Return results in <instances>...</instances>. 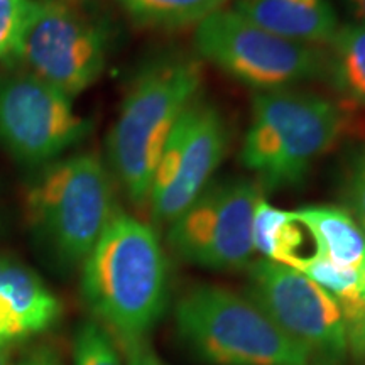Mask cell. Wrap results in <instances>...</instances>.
<instances>
[{"label": "cell", "mask_w": 365, "mask_h": 365, "mask_svg": "<svg viewBox=\"0 0 365 365\" xmlns=\"http://www.w3.org/2000/svg\"><path fill=\"white\" fill-rule=\"evenodd\" d=\"M81 296L112 336H145L170 301V267L153 227L117 212L81 264Z\"/></svg>", "instance_id": "1"}, {"label": "cell", "mask_w": 365, "mask_h": 365, "mask_svg": "<svg viewBox=\"0 0 365 365\" xmlns=\"http://www.w3.org/2000/svg\"><path fill=\"white\" fill-rule=\"evenodd\" d=\"M202 85V59L186 53L163 54L132 80L107 135V166L135 207H148L164 144Z\"/></svg>", "instance_id": "2"}, {"label": "cell", "mask_w": 365, "mask_h": 365, "mask_svg": "<svg viewBox=\"0 0 365 365\" xmlns=\"http://www.w3.org/2000/svg\"><path fill=\"white\" fill-rule=\"evenodd\" d=\"M346 115L325 95L298 88L257 91L240 163L261 190L299 186L314 163L340 140Z\"/></svg>", "instance_id": "3"}, {"label": "cell", "mask_w": 365, "mask_h": 365, "mask_svg": "<svg viewBox=\"0 0 365 365\" xmlns=\"http://www.w3.org/2000/svg\"><path fill=\"white\" fill-rule=\"evenodd\" d=\"M113 176L95 153L59 158L43 168L26 195L31 232L54 264L85 262L118 212Z\"/></svg>", "instance_id": "4"}, {"label": "cell", "mask_w": 365, "mask_h": 365, "mask_svg": "<svg viewBox=\"0 0 365 365\" xmlns=\"http://www.w3.org/2000/svg\"><path fill=\"white\" fill-rule=\"evenodd\" d=\"M176 336L212 365H313L247 294L222 286L190 287L175 304Z\"/></svg>", "instance_id": "5"}, {"label": "cell", "mask_w": 365, "mask_h": 365, "mask_svg": "<svg viewBox=\"0 0 365 365\" xmlns=\"http://www.w3.org/2000/svg\"><path fill=\"white\" fill-rule=\"evenodd\" d=\"M193 41L202 61L255 93L325 78V48L274 34L232 7L196 26Z\"/></svg>", "instance_id": "6"}, {"label": "cell", "mask_w": 365, "mask_h": 365, "mask_svg": "<svg viewBox=\"0 0 365 365\" xmlns=\"http://www.w3.org/2000/svg\"><path fill=\"white\" fill-rule=\"evenodd\" d=\"M110 44L108 21L81 0H33L16 59L75 98L103 75Z\"/></svg>", "instance_id": "7"}, {"label": "cell", "mask_w": 365, "mask_h": 365, "mask_svg": "<svg viewBox=\"0 0 365 365\" xmlns=\"http://www.w3.org/2000/svg\"><path fill=\"white\" fill-rule=\"evenodd\" d=\"M261 198L254 180H212L168 225V245L181 261L210 271L247 269L255 254L252 220Z\"/></svg>", "instance_id": "8"}, {"label": "cell", "mask_w": 365, "mask_h": 365, "mask_svg": "<svg viewBox=\"0 0 365 365\" xmlns=\"http://www.w3.org/2000/svg\"><path fill=\"white\" fill-rule=\"evenodd\" d=\"M245 294L313 365H345L349 345L339 304L307 274L266 259L252 261Z\"/></svg>", "instance_id": "9"}, {"label": "cell", "mask_w": 365, "mask_h": 365, "mask_svg": "<svg viewBox=\"0 0 365 365\" xmlns=\"http://www.w3.org/2000/svg\"><path fill=\"white\" fill-rule=\"evenodd\" d=\"M90 122L73 98L21 70L0 75V145L26 166H48L83 140Z\"/></svg>", "instance_id": "10"}, {"label": "cell", "mask_w": 365, "mask_h": 365, "mask_svg": "<svg viewBox=\"0 0 365 365\" xmlns=\"http://www.w3.org/2000/svg\"><path fill=\"white\" fill-rule=\"evenodd\" d=\"M228 148V127L215 105L198 98L186 108L164 144L148 208L170 225L213 180Z\"/></svg>", "instance_id": "11"}, {"label": "cell", "mask_w": 365, "mask_h": 365, "mask_svg": "<svg viewBox=\"0 0 365 365\" xmlns=\"http://www.w3.org/2000/svg\"><path fill=\"white\" fill-rule=\"evenodd\" d=\"M232 9L274 34L322 48L340 27L331 0H234Z\"/></svg>", "instance_id": "12"}, {"label": "cell", "mask_w": 365, "mask_h": 365, "mask_svg": "<svg viewBox=\"0 0 365 365\" xmlns=\"http://www.w3.org/2000/svg\"><path fill=\"white\" fill-rule=\"evenodd\" d=\"M61 312V301L33 269L0 254V313L21 339L56 325Z\"/></svg>", "instance_id": "13"}, {"label": "cell", "mask_w": 365, "mask_h": 365, "mask_svg": "<svg viewBox=\"0 0 365 365\" xmlns=\"http://www.w3.org/2000/svg\"><path fill=\"white\" fill-rule=\"evenodd\" d=\"M294 217L314 242V255L365 277V232L344 207L309 205Z\"/></svg>", "instance_id": "14"}, {"label": "cell", "mask_w": 365, "mask_h": 365, "mask_svg": "<svg viewBox=\"0 0 365 365\" xmlns=\"http://www.w3.org/2000/svg\"><path fill=\"white\" fill-rule=\"evenodd\" d=\"M331 294L344 319L349 355L365 364V277L312 254L298 267Z\"/></svg>", "instance_id": "15"}, {"label": "cell", "mask_w": 365, "mask_h": 365, "mask_svg": "<svg viewBox=\"0 0 365 365\" xmlns=\"http://www.w3.org/2000/svg\"><path fill=\"white\" fill-rule=\"evenodd\" d=\"M307 234L294 212L274 207L264 196L255 205L252 242L255 252L262 255L261 259L298 269L307 259L303 254Z\"/></svg>", "instance_id": "16"}, {"label": "cell", "mask_w": 365, "mask_h": 365, "mask_svg": "<svg viewBox=\"0 0 365 365\" xmlns=\"http://www.w3.org/2000/svg\"><path fill=\"white\" fill-rule=\"evenodd\" d=\"M323 80L346 102L365 107V24H340L325 46Z\"/></svg>", "instance_id": "17"}, {"label": "cell", "mask_w": 365, "mask_h": 365, "mask_svg": "<svg viewBox=\"0 0 365 365\" xmlns=\"http://www.w3.org/2000/svg\"><path fill=\"white\" fill-rule=\"evenodd\" d=\"M234 0H117L135 26L156 31L196 27Z\"/></svg>", "instance_id": "18"}, {"label": "cell", "mask_w": 365, "mask_h": 365, "mask_svg": "<svg viewBox=\"0 0 365 365\" xmlns=\"http://www.w3.org/2000/svg\"><path fill=\"white\" fill-rule=\"evenodd\" d=\"M73 362L75 365H122L115 340L98 322H85L78 327L73 341Z\"/></svg>", "instance_id": "19"}, {"label": "cell", "mask_w": 365, "mask_h": 365, "mask_svg": "<svg viewBox=\"0 0 365 365\" xmlns=\"http://www.w3.org/2000/svg\"><path fill=\"white\" fill-rule=\"evenodd\" d=\"M340 196L344 208L365 232V143L355 144L341 164Z\"/></svg>", "instance_id": "20"}, {"label": "cell", "mask_w": 365, "mask_h": 365, "mask_svg": "<svg viewBox=\"0 0 365 365\" xmlns=\"http://www.w3.org/2000/svg\"><path fill=\"white\" fill-rule=\"evenodd\" d=\"M33 0H0V61L17 56Z\"/></svg>", "instance_id": "21"}, {"label": "cell", "mask_w": 365, "mask_h": 365, "mask_svg": "<svg viewBox=\"0 0 365 365\" xmlns=\"http://www.w3.org/2000/svg\"><path fill=\"white\" fill-rule=\"evenodd\" d=\"M125 365H166L154 352L145 336H113Z\"/></svg>", "instance_id": "22"}, {"label": "cell", "mask_w": 365, "mask_h": 365, "mask_svg": "<svg viewBox=\"0 0 365 365\" xmlns=\"http://www.w3.org/2000/svg\"><path fill=\"white\" fill-rule=\"evenodd\" d=\"M345 6L352 14L354 22L365 24V0H345Z\"/></svg>", "instance_id": "23"}, {"label": "cell", "mask_w": 365, "mask_h": 365, "mask_svg": "<svg viewBox=\"0 0 365 365\" xmlns=\"http://www.w3.org/2000/svg\"><path fill=\"white\" fill-rule=\"evenodd\" d=\"M21 365H59V362L53 357V355L38 354V355H34V357H31L29 360H27V362L21 364Z\"/></svg>", "instance_id": "24"}, {"label": "cell", "mask_w": 365, "mask_h": 365, "mask_svg": "<svg viewBox=\"0 0 365 365\" xmlns=\"http://www.w3.org/2000/svg\"><path fill=\"white\" fill-rule=\"evenodd\" d=\"M9 362H11V352L7 345H0V365H9Z\"/></svg>", "instance_id": "25"}]
</instances>
